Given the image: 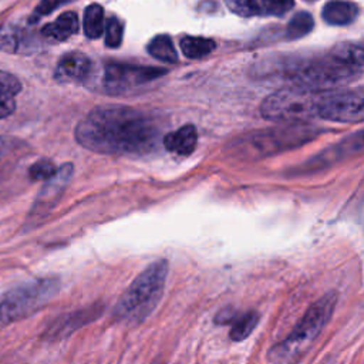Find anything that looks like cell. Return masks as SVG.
Here are the masks:
<instances>
[{
  "mask_svg": "<svg viewBox=\"0 0 364 364\" xmlns=\"http://www.w3.org/2000/svg\"><path fill=\"white\" fill-rule=\"evenodd\" d=\"M159 127L146 112L122 105L98 107L75 128L84 148L111 155H145L159 142Z\"/></svg>",
  "mask_w": 364,
  "mask_h": 364,
  "instance_id": "obj_1",
  "label": "cell"
},
{
  "mask_svg": "<svg viewBox=\"0 0 364 364\" xmlns=\"http://www.w3.org/2000/svg\"><path fill=\"white\" fill-rule=\"evenodd\" d=\"M363 53L360 44H337L327 54L303 64L293 74L294 82L317 92L320 88H330L358 78L363 74Z\"/></svg>",
  "mask_w": 364,
  "mask_h": 364,
  "instance_id": "obj_2",
  "label": "cell"
},
{
  "mask_svg": "<svg viewBox=\"0 0 364 364\" xmlns=\"http://www.w3.org/2000/svg\"><path fill=\"white\" fill-rule=\"evenodd\" d=\"M168 272L169 264L165 259L146 266L115 303L112 309L114 321L129 327L145 321L162 299Z\"/></svg>",
  "mask_w": 364,
  "mask_h": 364,
  "instance_id": "obj_3",
  "label": "cell"
},
{
  "mask_svg": "<svg viewBox=\"0 0 364 364\" xmlns=\"http://www.w3.org/2000/svg\"><path fill=\"white\" fill-rule=\"evenodd\" d=\"M338 301V294L334 290L324 293L316 300L301 316L293 330L277 344L269 350V361L272 364H294L316 341L324 330Z\"/></svg>",
  "mask_w": 364,
  "mask_h": 364,
  "instance_id": "obj_4",
  "label": "cell"
},
{
  "mask_svg": "<svg viewBox=\"0 0 364 364\" xmlns=\"http://www.w3.org/2000/svg\"><path fill=\"white\" fill-rule=\"evenodd\" d=\"M61 289L58 276L37 277L0 294V327L26 318L43 309Z\"/></svg>",
  "mask_w": 364,
  "mask_h": 364,
  "instance_id": "obj_5",
  "label": "cell"
},
{
  "mask_svg": "<svg viewBox=\"0 0 364 364\" xmlns=\"http://www.w3.org/2000/svg\"><path fill=\"white\" fill-rule=\"evenodd\" d=\"M318 95L316 91L299 85L282 88L262 102L260 114L274 121L307 119L317 115Z\"/></svg>",
  "mask_w": 364,
  "mask_h": 364,
  "instance_id": "obj_6",
  "label": "cell"
},
{
  "mask_svg": "<svg viewBox=\"0 0 364 364\" xmlns=\"http://www.w3.org/2000/svg\"><path fill=\"white\" fill-rule=\"evenodd\" d=\"M317 117L340 122H360L364 117V90L327 91L318 95Z\"/></svg>",
  "mask_w": 364,
  "mask_h": 364,
  "instance_id": "obj_7",
  "label": "cell"
},
{
  "mask_svg": "<svg viewBox=\"0 0 364 364\" xmlns=\"http://www.w3.org/2000/svg\"><path fill=\"white\" fill-rule=\"evenodd\" d=\"M165 73L166 70L158 67L109 63L104 65L101 84L104 91L111 94H119L127 92L128 90L139 87L142 84H146L164 75Z\"/></svg>",
  "mask_w": 364,
  "mask_h": 364,
  "instance_id": "obj_8",
  "label": "cell"
},
{
  "mask_svg": "<svg viewBox=\"0 0 364 364\" xmlns=\"http://www.w3.org/2000/svg\"><path fill=\"white\" fill-rule=\"evenodd\" d=\"M105 304L101 301L92 303L90 306L64 313L58 317H55L44 330L43 333V340L48 341V343H55L60 340H64L67 337H70L73 333H75L77 330L88 326L90 323L98 320L101 317V314L104 313Z\"/></svg>",
  "mask_w": 364,
  "mask_h": 364,
  "instance_id": "obj_9",
  "label": "cell"
},
{
  "mask_svg": "<svg viewBox=\"0 0 364 364\" xmlns=\"http://www.w3.org/2000/svg\"><path fill=\"white\" fill-rule=\"evenodd\" d=\"M73 173V165L71 164H64L60 169H57L55 175L50 178L43 189L38 192L34 205L30 212V222H38L41 220L58 202L64 188L67 186L70 178Z\"/></svg>",
  "mask_w": 364,
  "mask_h": 364,
  "instance_id": "obj_10",
  "label": "cell"
},
{
  "mask_svg": "<svg viewBox=\"0 0 364 364\" xmlns=\"http://www.w3.org/2000/svg\"><path fill=\"white\" fill-rule=\"evenodd\" d=\"M311 129L307 128H287V129H274L269 134H259L256 136L249 138L246 145L256 146L257 151L266 149L267 152H274L276 149H286L294 146L297 144H303L310 138Z\"/></svg>",
  "mask_w": 364,
  "mask_h": 364,
  "instance_id": "obj_11",
  "label": "cell"
},
{
  "mask_svg": "<svg viewBox=\"0 0 364 364\" xmlns=\"http://www.w3.org/2000/svg\"><path fill=\"white\" fill-rule=\"evenodd\" d=\"M90 74H91L90 58L80 51H71L64 54L58 60L54 71V78L58 82H78V81H84Z\"/></svg>",
  "mask_w": 364,
  "mask_h": 364,
  "instance_id": "obj_12",
  "label": "cell"
},
{
  "mask_svg": "<svg viewBox=\"0 0 364 364\" xmlns=\"http://www.w3.org/2000/svg\"><path fill=\"white\" fill-rule=\"evenodd\" d=\"M162 142H164V146L171 152H175L178 155H189L196 148V142H198L196 128L191 124H186L178 128L176 131L166 134Z\"/></svg>",
  "mask_w": 364,
  "mask_h": 364,
  "instance_id": "obj_13",
  "label": "cell"
},
{
  "mask_svg": "<svg viewBox=\"0 0 364 364\" xmlns=\"http://www.w3.org/2000/svg\"><path fill=\"white\" fill-rule=\"evenodd\" d=\"M358 6L348 0H330L324 4L321 16L326 23L333 26H346L358 16Z\"/></svg>",
  "mask_w": 364,
  "mask_h": 364,
  "instance_id": "obj_14",
  "label": "cell"
},
{
  "mask_svg": "<svg viewBox=\"0 0 364 364\" xmlns=\"http://www.w3.org/2000/svg\"><path fill=\"white\" fill-rule=\"evenodd\" d=\"M78 31V17L74 11H65L60 14L54 21L46 24L41 34L47 38L64 41Z\"/></svg>",
  "mask_w": 364,
  "mask_h": 364,
  "instance_id": "obj_15",
  "label": "cell"
},
{
  "mask_svg": "<svg viewBox=\"0 0 364 364\" xmlns=\"http://www.w3.org/2000/svg\"><path fill=\"white\" fill-rule=\"evenodd\" d=\"M21 91V82L11 73L0 70V118L13 114L16 95Z\"/></svg>",
  "mask_w": 364,
  "mask_h": 364,
  "instance_id": "obj_16",
  "label": "cell"
},
{
  "mask_svg": "<svg viewBox=\"0 0 364 364\" xmlns=\"http://www.w3.org/2000/svg\"><path fill=\"white\" fill-rule=\"evenodd\" d=\"M31 37L24 28L4 24L0 27V51L20 53L21 50H28L31 46Z\"/></svg>",
  "mask_w": 364,
  "mask_h": 364,
  "instance_id": "obj_17",
  "label": "cell"
},
{
  "mask_svg": "<svg viewBox=\"0 0 364 364\" xmlns=\"http://www.w3.org/2000/svg\"><path fill=\"white\" fill-rule=\"evenodd\" d=\"M260 321V313L257 310H247V311H239L232 318L229 338L235 343H240L246 340L253 330L257 327Z\"/></svg>",
  "mask_w": 364,
  "mask_h": 364,
  "instance_id": "obj_18",
  "label": "cell"
},
{
  "mask_svg": "<svg viewBox=\"0 0 364 364\" xmlns=\"http://www.w3.org/2000/svg\"><path fill=\"white\" fill-rule=\"evenodd\" d=\"M82 28L88 38L95 40L102 36L104 31V9L98 3L87 6L82 17Z\"/></svg>",
  "mask_w": 364,
  "mask_h": 364,
  "instance_id": "obj_19",
  "label": "cell"
},
{
  "mask_svg": "<svg viewBox=\"0 0 364 364\" xmlns=\"http://www.w3.org/2000/svg\"><path fill=\"white\" fill-rule=\"evenodd\" d=\"M179 46L183 55H186L188 58H202L213 51V48L216 47V43L205 37L185 36L181 38Z\"/></svg>",
  "mask_w": 364,
  "mask_h": 364,
  "instance_id": "obj_20",
  "label": "cell"
},
{
  "mask_svg": "<svg viewBox=\"0 0 364 364\" xmlns=\"http://www.w3.org/2000/svg\"><path fill=\"white\" fill-rule=\"evenodd\" d=\"M148 51L154 58L164 63H175L178 60V53L173 43L166 34L155 36L148 44Z\"/></svg>",
  "mask_w": 364,
  "mask_h": 364,
  "instance_id": "obj_21",
  "label": "cell"
},
{
  "mask_svg": "<svg viewBox=\"0 0 364 364\" xmlns=\"http://www.w3.org/2000/svg\"><path fill=\"white\" fill-rule=\"evenodd\" d=\"M313 26H314V21H313L311 14L307 13V11H299L287 23L286 37L289 40L301 38V37H304L306 34H309L311 31Z\"/></svg>",
  "mask_w": 364,
  "mask_h": 364,
  "instance_id": "obj_22",
  "label": "cell"
},
{
  "mask_svg": "<svg viewBox=\"0 0 364 364\" xmlns=\"http://www.w3.org/2000/svg\"><path fill=\"white\" fill-rule=\"evenodd\" d=\"M228 9L242 17H253L262 14L260 0H225Z\"/></svg>",
  "mask_w": 364,
  "mask_h": 364,
  "instance_id": "obj_23",
  "label": "cell"
},
{
  "mask_svg": "<svg viewBox=\"0 0 364 364\" xmlns=\"http://www.w3.org/2000/svg\"><path fill=\"white\" fill-rule=\"evenodd\" d=\"M105 31V44L111 48L118 47L122 43L124 26L117 17H109L104 26Z\"/></svg>",
  "mask_w": 364,
  "mask_h": 364,
  "instance_id": "obj_24",
  "label": "cell"
},
{
  "mask_svg": "<svg viewBox=\"0 0 364 364\" xmlns=\"http://www.w3.org/2000/svg\"><path fill=\"white\" fill-rule=\"evenodd\" d=\"M55 172H57V168L53 164V161L46 158L36 161L28 171L30 178L34 181H48L55 175Z\"/></svg>",
  "mask_w": 364,
  "mask_h": 364,
  "instance_id": "obj_25",
  "label": "cell"
},
{
  "mask_svg": "<svg viewBox=\"0 0 364 364\" xmlns=\"http://www.w3.org/2000/svg\"><path fill=\"white\" fill-rule=\"evenodd\" d=\"M294 6V0H260L262 13L270 16H283Z\"/></svg>",
  "mask_w": 364,
  "mask_h": 364,
  "instance_id": "obj_26",
  "label": "cell"
},
{
  "mask_svg": "<svg viewBox=\"0 0 364 364\" xmlns=\"http://www.w3.org/2000/svg\"><path fill=\"white\" fill-rule=\"evenodd\" d=\"M71 1H74V0H41L33 11V14L30 17V23L38 21L41 17L53 13L54 10L61 7L63 4H67V3H71Z\"/></svg>",
  "mask_w": 364,
  "mask_h": 364,
  "instance_id": "obj_27",
  "label": "cell"
},
{
  "mask_svg": "<svg viewBox=\"0 0 364 364\" xmlns=\"http://www.w3.org/2000/svg\"><path fill=\"white\" fill-rule=\"evenodd\" d=\"M236 313H237V309H235V307H232V306H226V307L220 309V310L216 313L213 321H215V324H218V326H228V324L232 321V318L235 317Z\"/></svg>",
  "mask_w": 364,
  "mask_h": 364,
  "instance_id": "obj_28",
  "label": "cell"
},
{
  "mask_svg": "<svg viewBox=\"0 0 364 364\" xmlns=\"http://www.w3.org/2000/svg\"><path fill=\"white\" fill-rule=\"evenodd\" d=\"M7 148H9V144H7V141L4 139V138H1L0 136V159L6 155V152H7Z\"/></svg>",
  "mask_w": 364,
  "mask_h": 364,
  "instance_id": "obj_29",
  "label": "cell"
}]
</instances>
